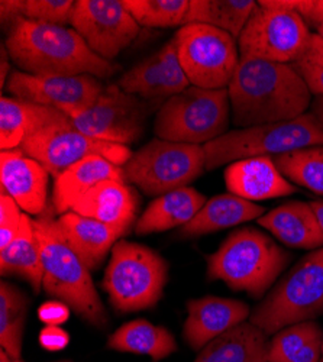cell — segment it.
Returning <instances> with one entry per match:
<instances>
[{
    "label": "cell",
    "mask_w": 323,
    "mask_h": 362,
    "mask_svg": "<svg viewBox=\"0 0 323 362\" xmlns=\"http://www.w3.org/2000/svg\"><path fill=\"white\" fill-rule=\"evenodd\" d=\"M228 92L232 122L240 129L298 119L313 102L291 64L255 58H241Z\"/></svg>",
    "instance_id": "cell-1"
},
{
    "label": "cell",
    "mask_w": 323,
    "mask_h": 362,
    "mask_svg": "<svg viewBox=\"0 0 323 362\" xmlns=\"http://www.w3.org/2000/svg\"><path fill=\"white\" fill-rule=\"evenodd\" d=\"M9 57L23 73L34 76L89 74L107 78L121 67L96 55L73 28L18 19L5 42Z\"/></svg>",
    "instance_id": "cell-2"
},
{
    "label": "cell",
    "mask_w": 323,
    "mask_h": 362,
    "mask_svg": "<svg viewBox=\"0 0 323 362\" xmlns=\"http://www.w3.org/2000/svg\"><path fill=\"white\" fill-rule=\"evenodd\" d=\"M33 225L40 240L45 293L63 301L87 323L105 327L107 313L95 288L90 269L69 245L52 210L47 209L33 219Z\"/></svg>",
    "instance_id": "cell-3"
},
{
    "label": "cell",
    "mask_w": 323,
    "mask_h": 362,
    "mask_svg": "<svg viewBox=\"0 0 323 362\" xmlns=\"http://www.w3.org/2000/svg\"><path fill=\"white\" fill-rule=\"evenodd\" d=\"M291 254L255 228L232 232L208 257V280L223 281L254 298L266 294L290 262Z\"/></svg>",
    "instance_id": "cell-4"
},
{
    "label": "cell",
    "mask_w": 323,
    "mask_h": 362,
    "mask_svg": "<svg viewBox=\"0 0 323 362\" xmlns=\"http://www.w3.org/2000/svg\"><path fill=\"white\" fill-rule=\"evenodd\" d=\"M323 145V127L312 112L287 122L229 131L203 145L206 171L257 157H277L291 151Z\"/></svg>",
    "instance_id": "cell-5"
},
{
    "label": "cell",
    "mask_w": 323,
    "mask_h": 362,
    "mask_svg": "<svg viewBox=\"0 0 323 362\" xmlns=\"http://www.w3.org/2000/svg\"><path fill=\"white\" fill-rule=\"evenodd\" d=\"M168 280V264L150 247L117 240L102 283L110 305L122 313L154 308Z\"/></svg>",
    "instance_id": "cell-6"
},
{
    "label": "cell",
    "mask_w": 323,
    "mask_h": 362,
    "mask_svg": "<svg viewBox=\"0 0 323 362\" xmlns=\"http://www.w3.org/2000/svg\"><path fill=\"white\" fill-rule=\"evenodd\" d=\"M323 313V248L303 257L251 313L249 322L266 334L310 322Z\"/></svg>",
    "instance_id": "cell-7"
},
{
    "label": "cell",
    "mask_w": 323,
    "mask_h": 362,
    "mask_svg": "<svg viewBox=\"0 0 323 362\" xmlns=\"http://www.w3.org/2000/svg\"><path fill=\"white\" fill-rule=\"evenodd\" d=\"M229 113L228 88L190 86L161 105L154 132L157 138L170 142L206 145L228 132Z\"/></svg>",
    "instance_id": "cell-8"
},
{
    "label": "cell",
    "mask_w": 323,
    "mask_h": 362,
    "mask_svg": "<svg viewBox=\"0 0 323 362\" xmlns=\"http://www.w3.org/2000/svg\"><path fill=\"white\" fill-rule=\"evenodd\" d=\"M296 0H259L238 38L241 58L291 64L305 49L310 29L295 11Z\"/></svg>",
    "instance_id": "cell-9"
},
{
    "label": "cell",
    "mask_w": 323,
    "mask_h": 362,
    "mask_svg": "<svg viewBox=\"0 0 323 362\" xmlns=\"http://www.w3.org/2000/svg\"><path fill=\"white\" fill-rule=\"evenodd\" d=\"M128 185L148 196L187 187L206 170L203 145L170 142L160 138L142 146L122 167Z\"/></svg>",
    "instance_id": "cell-10"
},
{
    "label": "cell",
    "mask_w": 323,
    "mask_h": 362,
    "mask_svg": "<svg viewBox=\"0 0 323 362\" xmlns=\"http://www.w3.org/2000/svg\"><path fill=\"white\" fill-rule=\"evenodd\" d=\"M172 41L192 86L208 90L229 87L241 62L237 38L209 25L189 23L180 26Z\"/></svg>",
    "instance_id": "cell-11"
},
{
    "label": "cell",
    "mask_w": 323,
    "mask_h": 362,
    "mask_svg": "<svg viewBox=\"0 0 323 362\" xmlns=\"http://www.w3.org/2000/svg\"><path fill=\"white\" fill-rule=\"evenodd\" d=\"M19 148L26 156L41 163L54 178L92 156H100L119 167H124L134 156L127 145L84 135L73 127L70 120L38 131L26 138Z\"/></svg>",
    "instance_id": "cell-12"
},
{
    "label": "cell",
    "mask_w": 323,
    "mask_h": 362,
    "mask_svg": "<svg viewBox=\"0 0 323 362\" xmlns=\"http://www.w3.org/2000/svg\"><path fill=\"white\" fill-rule=\"evenodd\" d=\"M146 113L148 106L138 96L109 84L93 105L69 115V119L87 136L128 146L142 135Z\"/></svg>",
    "instance_id": "cell-13"
},
{
    "label": "cell",
    "mask_w": 323,
    "mask_h": 362,
    "mask_svg": "<svg viewBox=\"0 0 323 362\" xmlns=\"http://www.w3.org/2000/svg\"><path fill=\"white\" fill-rule=\"evenodd\" d=\"M73 29L99 57L113 59L139 34V25L119 0H77Z\"/></svg>",
    "instance_id": "cell-14"
},
{
    "label": "cell",
    "mask_w": 323,
    "mask_h": 362,
    "mask_svg": "<svg viewBox=\"0 0 323 362\" xmlns=\"http://www.w3.org/2000/svg\"><path fill=\"white\" fill-rule=\"evenodd\" d=\"M8 88L18 99L55 107L69 116L93 105L105 86L89 74L34 76L15 71L9 77Z\"/></svg>",
    "instance_id": "cell-15"
},
{
    "label": "cell",
    "mask_w": 323,
    "mask_h": 362,
    "mask_svg": "<svg viewBox=\"0 0 323 362\" xmlns=\"http://www.w3.org/2000/svg\"><path fill=\"white\" fill-rule=\"evenodd\" d=\"M116 84L124 92L145 100L170 99L192 86L172 40L158 52L124 73Z\"/></svg>",
    "instance_id": "cell-16"
},
{
    "label": "cell",
    "mask_w": 323,
    "mask_h": 362,
    "mask_svg": "<svg viewBox=\"0 0 323 362\" xmlns=\"http://www.w3.org/2000/svg\"><path fill=\"white\" fill-rule=\"evenodd\" d=\"M49 175L41 163L26 156L20 148L0 154L2 193L9 194L29 216H40L47 210Z\"/></svg>",
    "instance_id": "cell-17"
},
{
    "label": "cell",
    "mask_w": 323,
    "mask_h": 362,
    "mask_svg": "<svg viewBox=\"0 0 323 362\" xmlns=\"http://www.w3.org/2000/svg\"><path fill=\"white\" fill-rule=\"evenodd\" d=\"M249 313V306L235 298L215 296L192 298L187 301L184 339L193 351H201L226 330L244 323Z\"/></svg>",
    "instance_id": "cell-18"
},
{
    "label": "cell",
    "mask_w": 323,
    "mask_h": 362,
    "mask_svg": "<svg viewBox=\"0 0 323 362\" xmlns=\"http://www.w3.org/2000/svg\"><path fill=\"white\" fill-rule=\"evenodd\" d=\"M138 207L139 196L127 181L106 180L81 196L73 212L110 226L122 238L129 233Z\"/></svg>",
    "instance_id": "cell-19"
},
{
    "label": "cell",
    "mask_w": 323,
    "mask_h": 362,
    "mask_svg": "<svg viewBox=\"0 0 323 362\" xmlns=\"http://www.w3.org/2000/svg\"><path fill=\"white\" fill-rule=\"evenodd\" d=\"M229 193L249 202L295 194L298 187L277 168L273 157L245 158L229 164L225 170Z\"/></svg>",
    "instance_id": "cell-20"
},
{
    "label": "cell",
    "mask_w": 323,
    "mask_h": 362,
    "mask_svg": "<svg viewBox=\"0 0 323 362\" xmlns=\"http://www.w3.org/2000/svg\"><path fill=\"white\" fill-rule=\"evenodd\" d=\"M69 120L64 112L55 107L4 96L0 99V148L2 151L19 148L38 131Z\"/></svg>",
    "instance_id": "cell-21"
},
{
    "label": "cell",
    "mask_w": 323,
    "mask_h": 362,
    "mask_svg": "<svg viewBox=\"0 0 323 362\" xmlns=\"http://www.w3.org/2000/svg\"><path fill=\"white\" fill-rule=\"evenodd\" d=\"M258 225L290 248L310 251L323 248V233L310 203L287 202L262 215Z\"/></svg>",
    "instance_id": "cell-22"
},
{
    "label": "cell",
    "mask_w": 323,
    "mask_h": 362,
    "mask_svg": "<svg viewBox=\"0 0 323 362\" xmlns=\"http://www.w3.org/2000/svg\"><path fill=\"white\" fill-rule=\"evenodd\" d=\"M127 181L124 168L100 156H92L71 165L54 181L52 206L57 214L71 212L74 204L102 181Z\"/></svg>",
    "instance_id": "cell-23"
},
{
    "label": "cell",
    "mask_w": 323,
    "mask_h": 362,
    "mask_svg": "<svg viewBox=\"0 0 323 362\" xmlns=\"http://www.w3.org/2000/svg\"><path fill=\"white\" fill-rule=\"evenodd\" d=\"M269 335L251 322H244L204 346L194 362H269Z\"/></svg>",
    "instance_id": "cell-24"
},
{
    "label": "cell",
    "mask_w": 323,
    "mask_h": 362,
    "mask_svg": "<svg viewBox=\"0 0 323 362\" xmlns=\"http://www.w3.org/2000/svg\"><path fill=\"white\" fill-rule=\"evenodd\" d=\"M266 215L262 206L232 193L209 199L199 214L179 230L182 238H199L201 235L228 229Z\"/></svg>",
    "instance_id": "cell-25"
},
{
    "label": "cell",
    "mask_w": 323,
    "mask_h": 362,
    "mask_svg": "<svg viewBox=\"0 0 323 362\" xmlns=\"http://www.w3.org/2000/svg\"><path fill=\"white\" fill-rule=\"evenodd\" d=\"M200 192L183 187L157 197L136 221L135 233L148 235L187 225L206 203Z\"/></svg>",
    "instance_id": "cell-26"
},
{
    "label": "cell",
    "mask_w": 323,
    "mask_h": 362,
    "mask_svg": "<svg viewBox=\"0 0 323 362\" xmlns=\"http://www.w3.org/2000/svg\"><path fill=\"white\" fill-rule=\"evenodd\" d=\"M57 221L69 245L90 271L99 268L110 248L121 238L110 226L81 216L73 210Z\"/></svg>",
    "instance_id": "cell-27"
},
{
    "label": "cell",
    "mask_w": 323,
    "mask_h": 362,
    "mask_svg": "<svg viewBox=\"0 0 323 362\" xmlns=\"http://www.w3.org/2000/svg\"><path fill=\"white\" fill-rule=\"evenodd\" d=\"M0 271L2 276L25 279L38 294L42 287L44 271L40 240L33 225V216L23 214L22 226L12 243L0 250Z\"/></svg>",
    "instance_id": "cell-28"
},
{
    "label": "cell",
    "mask_w": 323,
    "mask_h": 362,
    "mask_svg": "<svg viewBox=\"0 0 323 362\" xmlns=\"http://www.w3.org/2000/svg\"><path fill=\"white\" fill-rule=\"evenodd\" d=\"M107 348L117 352L146 355L158 362L177 351V342L167 327L138 319L122 325L110 334Z\"/></svg>",
    "instance_id": "cell-29"
},
{
    "label": "cell",
    "mask_w": 323,
    "mask_h": 362,
    "mask_svg": "<svg viewBox=\"0 0 323 362\" xmlns=\"http://www.w3.org/2000/svg\"><path fill=\"white\" fill-rule=\"evenodd\" d=\"M255 6L254 0H192L183 25H209L238 40Z\"/></svg>",
    "instance_id": "cell-30"
},
{
    "label": "cell",
    "mask_w": 323,
    "mask_h": 362,
    "mask_svg": "<svg viewBox=\"0 0 323 362\" xmlns=\"http://www.w3.org/2000/svg\"><path fill=\"white\" fill-rule=\"evenodd\" d=\"M28 305L26 294L16 286L0 283V345L13 359H20Z\"/></svg>",
    "instance_id": "cell-31"
},
{
    "label": "cell",
    "mask_w": 323,
    "mask_h": 362,
    "mask_svg": "<svg viewBox=\"0 0 323 362\" xmlns=\"http://www.w3.org/2000/svg\"><path fill=\"white\" fill-rule=\"evenodd\" d=\"M274 163L290 183L323 196V145L277 156Z\"/></svg>",
    "instance_id": "cell-32"
},
{
    "label": "cell",
    "mask_w": 323,
    "mask_h": 362,
    "mask_svg": "<svg viewBox=\"0 0 323 362\" xmlns=\"http://www.w3.org/2000/svg\"><path fill=\"white\" fill-rule=\"evenodd\" d=\"M139 26L172 28L182 26L187 15L189 0H124Z\"/></svg>",
    "instance_id": "cell-33"
},
{
    "label": "cell",
    "mask_w": 323,
    "mask_h": 362,
    "mask_svg": "<svg viewBox=\"0 0 323 362\" xmlns=\"http://www.w3.org/2000/svg\"><path fill=\"white\" fill-rule=\"evenodd\" d=\"M322 332L320 326L313 320L281 329L271 339L269 362H290V359L300 352L313 337Z\"/></svg>",
    "instance_id": "cell-34"
},
{
    "label": "cell",
    "mask_w": 323,
    "mask_h": 362,
    "mask_svg": "<svg viewBox=\"0 0 323 362\" xmlns=\"http://www.w3.org/2000/svg\"><path fill=\"white\" fill-rule=\"evenodd\" d=\"M315 98L323 96V40L315 33L300 55L291 63Z\"/></svg>",
    "instance_id": "cell-35"
},
{
    "label": "cell",
    "mask_w": 323,
    "mask_h": 362,
    "mask_svg": "<svg viewBox=\"0 0 323 362\" xmlns=\"http://www.w3.org/2000/svg\"><path fill=\"white\" fill-rule=\"evenodd\" d=\"M76 2L73 0H25L23 18L49 25H71Z\"/></svg>",
    "instance_id": "cell-36"
},
{
    "label": "cell",
    "mask_w": 323,
    "mask_h": 362,
    "mask_svg": "<svg viewBox=\"0 0 323 362\" xmlns=\"http://www.w3.org/2000/svg\"><path fill=\"white\" fill-rule=\"evenodd\" d=\"M19 204L6 193L0 196V250L6 248L20 230L23 214Z\"/></svg>",
    "instance_id": "cell-37"
},
{
    "label": "cell",
    "mask_w": 323,
    "mask_h": 362,
    "mask_svg": "<svg viewBox=\"0 0 323 362\" xmlns=\"http://www.w3.org/2000/svg\"><path fill=\"white\" fill-rule=\"evenodd\" d=\"M38 316L47 326H58L69 320L70 308L60 300L47 301L38 309Z\"/></svg>",
    "instance_id": "cell-38"
},
{
    "label": "cell",
    "mask_w": 323,
    "mask_h": 362,
    "mask_svg": "<svg viewBox=\"0 0 323 362\" xmlns=\"http://www.w3.org/2000/svg\"><path fill=\"white\" fill-rule=\"evenodd\" d=\"M295 11L305 19L309 28L323 23V0H296Z\"/></svg>",
    "instance_id": "cell-39"
},
{
    "label": "cell",
    "mask_w": 323,
    "mask_h": 362,
    "mask_svg": "<svg viewBox=\"0 0 323 362\" xmlns=\"http://www.w3.org/2000/svg\"><path fill=\"white\" fill-rule=\"evenodd\" d=\"M69 334L58 326H47L40 334V344L47 351H60L69 345Z\"/></svg>",
    "instance_id": "cell-40"
},
{
    "label": "cell",
    "mask_w": 323,
    "mask_h": 362,
    "mask_svg": "<svg viewBox=\"0 0 323 362\" xmlns=\"http://www.w3.org/2000/svg\"><path fill=\"white\" fill-rule=\"evenodd\" d=\"M25 0H2L0 2V19L4 23L13 25L18 19L23 18Z\"/></svg>",
    "instance_id": "cell-41"
},
{
    "label": "cell",
    "mask_w": 323,
    "mask_h": 362,
    "mask_svg": "<svg viewBox=\"0 0 323 362\" xmlns=\"http://www.w3.org/2000/svg\"><path fill=\"white\" fill-rule=\"evenodd\" d=\"M0 63H2V70H0V84L6 86V77L11 71V64H9V52L6 45H2V52H0Z\"/></svg>",
    "instance_id": "cell-42"
},
{
    "label": "cell",
    "mask_w": 323,
    "mask_h": 362,
    "mask_svg": "<svg viewBox=\"0 0 323 362\" xmlns=\"http://www.w3.org/2000/svg\"><path fill=\"white\" fill-rule=\"evenodd\" d=\"M310 112L315 115V117L319 120V124L323 127V96L313 99Z\"/></svg>",
    "instance_id": "cell-43"
},
{
    "label": "cell",
    "mask_w": 323,
    "mask_h": 362,
    "mask_svg": "<svg viewBox=\"0 0 323 362\" xmlns=\"http://www.w3.org/2000/svg\"><path fill=\"white\" fill-rule=\"evenodd\" d=\"M313 212L316 215V219L319 222V226H320V230L323 233V200H316V202H312L310 203Z\"/></svg>",
    "instance_id": "cell-44"
},
{
    "label": "cell",
    "mask_w": 323,
    "mask_h": 362,
    "mask_svg": "<svg viewBox=\"0 0 323 362\" xmlns=\"http://www.w3.org/2000/svg\"><path fill=\"white\" fill-rule=\"evenodd\" d=\"M0 362H16V359H13V358H11L8 354H6V351H0Z\"/></svg>",
    "instance_id": "cell-45"
},
{
    "label": "cell",
    "mask_w": 323,
    "mask_h": 362,
    "mask_svg": "<svg viewBox=\"0 0 323 362\" xmlns=\"http://www.w3.org/2000/svg\"><path fill=\"white\" fill-rule=\"evenodd\" d=\"M315 31H316L315 34H316V35H319V37L323 40V23H322L320 26H317V28L315 29Z\"/></svg>",
    "instance_id": "cell-46"
},
{
    "label": "cell",
    "mask_w": 323,
    "mask_h": 362,
    "mask_svg": "<svg viewBox=\"0 0 323 362\" xmlns=\"http://www.w3.org/2000/svg\"><path fill=\"white\" fill-rule=\"evenodd\" d=\"M320 362H323V344H322V359H320Z\"/></svg>",
    "instance_id": "cell-47"
},
{
    "label": "cell",
    "mask_w": 323,
    "mask_h": 362,
    "mask_svg": "<svg viewBox=\"0 0 323 362\" xmlns=\"http://www.w3.org/2000/svg\"><path fill=\"white\" fill-rule=\"evenodd\" d=\"M16 362H23V361L22 359H16Z\"/></svg>",
    "instance_id": "cell-48"
},
{
    "label": "cell",
    "mask_w": 323,
    "mask_h": 362,
    "mask_svg": "<svg viewBox=\"0 0 323 362\" xmlns=\"http://www.w3.org/2000/svg\"><path fill=\"white\" fill-rule=\"evenodd\" d=\"M61 362H70V361H61Z\"/></svg>",
    "instance_id": "cell-49"
}]
</instances>
